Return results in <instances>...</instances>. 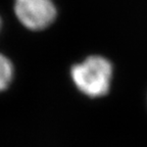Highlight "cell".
I'll use <instances>...</instances> for the list:
<instances>
[{
  "mask_svg": "<svg viewBox=\"0 0 147 147\" xmlns=\"http://www.w3.org/2000/svg\"><path fill=\"white\" fill-rule=\"evenodd\" d=\"M0 29H1V18H0Z\"/></svg>",
  "mask_w": 147,
  "mask_h": 147,
  "instance_id": "4",
  "label": "cell"
},
{
  "mask_svg": "<svg viewBox=\"0 0 147 147\" xmlns=\"http://www.w3.org/2000/svg\"><path fill=\"white\" fill-rule=\"evenodd\" d=\"M14 11L18 21L33 31L46 29L56 18L52 0H16Z\"/></svg>",
  "mask_w": 147,
  "mask_h": 147,
  "instance_id": "2",
  "label": "cell"
},
{
  "mask_svg": "<svg viewBox=\"0 0 147 147\" xmlns=\"http://www.w3.org/2000/svg\"><path fill=\"white\" fill-rule=\"evenodd\" d=\"M13 76V67L4 55L0 53V91L5 90L10 84Z\"/></svg>",
  "mask_w": 147,
  "mask_h": 147,
  "instance_id": "3",
  "label": "cell"
},
{
  "mask_svg": "<svg viewBox=\"0 0 147 147\" xmlns=\"http://www.w3.org/2000/svg\"><path fill=\"white\" fill-rule=\"evenodd\" d=\"M71 76L82 93L90 97H100L109 90L113 67L106 58L90 56L71 67Z\"/></svg>",
  "mask_w": 147,
  "mask_h": 147,
  "instance_id": "1",
  "label": "cell"
}]
</instances>
